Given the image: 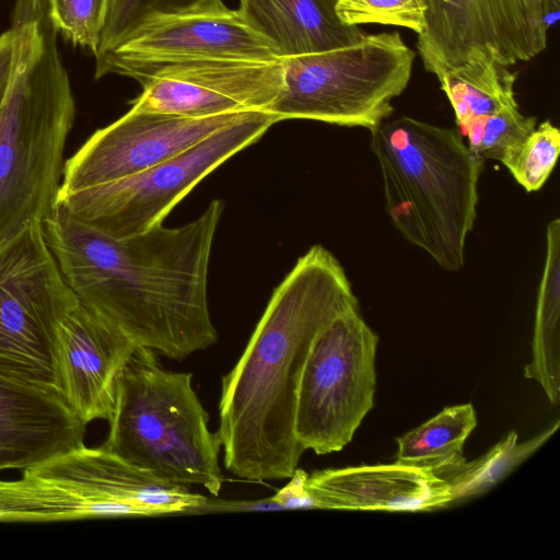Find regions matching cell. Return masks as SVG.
Segmentation results:
<instances>
[{
    "mask_svg": "<svg viewBox=\"0 0 560 560\" xmlns=\"http://www.w3.org/2000/svg\"><path fill=\"white\" fill-rule=\"evenodd\" d=\"M560 153V131L549 120L535 129L501 163L528 192L539 190L552 173Z\"/></svg>",
    "mask_w": 560,
    "mask_h": 560,
    "instance_id": "23",
    "label": "cell"
},
{
    "mask_svg": "<svg viewBox=\"0 0 560 560\" xmlns=\"http://www.w3.org/2000/svg\"><path fill=\"white\" fill-rule=\"evenodd\" d=\"M560 0H427L417 49L438 78L478 52L514 66L547 47Z\"/></svg>",
    "mask_w": 560,
    "mask_h": 560,
    "instance_id": "11",
    "label": "cell"
},
{
    "mask_svg": "<svg viewBox=\"0 0 560 560\" xmlns=\"http://www.w3.org/2000/svg\"><path fill=\"white\" fill-rule=\"evenodd\" d=\"M427 0H336V13L347 25L377 23L406 27L419 35L425 23Z\"/></svg>",
    "mask_w": 560,
    "mask_h": 560,
    "instance_id": "25",
    "label": "cell"
},
{
    "mask_svg": "<svg viewBox=\"0 0 560 560\" xmlns=\"http://www.w3.org/2000/svg\"><path fill=\"white\" fill-rule=\"evenodd\" d=\"M517 73L488 52H478L438 79L448 98L457 129L470 120L518 107L514 84Z\"/></svg>",
    "mask_w": 560,
    "mask_h": 560,
    "instance_id": "19",
    "label": "cell"
},
{
    "mask_svg": "<svg viewBox=\"0 0 560 560\" xmlns=\"http://www.w3.org/2000/svg\"><path fill=\"white\" fill-rule=\"evenodd\" d=\"M306 485L324 510L417 512L453 503L445 479L396 462L314 471Z\"/></svg>",
    "mask_w": 560,
    "mask_h": 560,
    "instance_id": "16",
    "label": "cell"
},
{
    "mask_svg": "<svg viewBox=\"0 0 560 560\" xmlns=\"http://www.w3.org/2000/svg\"><path fill=\"white\" fill-rule=\"evenodd\" d=\"M370 132L393 225L441 269H462L485 160L457 128L408 116L387 118Z\"/></svg>",
    "mask_w": 560,
    "mask_h": 560,
    "instance_id": "4",
    "label": "cell"
},
{
    "mask_svg": "<svg viewBox=\"0 0 560 560\" xmlns=\"http://www.w3.org/2000/svg\"><path fill=\"white\" fill-rule=\"evenodd\" d=\"M477 425L471 404L444 408L396 441V463L445 478L465 462L464 444Z\"/></svg>",
    "mask_w": 560,
    "mask_h": 560,
    "instance_id": "20",
    "label": "cell"
},
{
    "mask_svg": "<svg viewBox=\"0 0 560 560\" xmlns=\"http://www.w3.org/2000/svg\"><path fill=\"white\" fill-rule=\"evenodd\" d=\"M223 58L278 59L270 44L223 0L154 13L117 46L95 57L96 66L115 60L170 61Z\"/></svg>",
    "mask_w": 560,
    "mask_h": 560,
    "instance_id": "13",
    "label": "cell"
},
{
    "mask_svg": "<svg viewBox=\"0 0 560 560\" xmlns=\"http://www.w3.org/2000/svg\"><path fill=\"white\" fill-rule=\"evenodd\" d=\"M137 346L118 328L79 303L58 323L55 387L84 423L108 421L122 370Z\"/></svg>",
    "mask_w": 560,
    "mask_h": 560,
    "instance_id": "14",
    "label": "cell"
},
{
    "mask_svg": "<svg viewBox=\"0 0 560 560\" xmlns=\"http://www.w3.org/2000/svg\"><path fill=\"white\" fill-rule=\"evenodd\" d=\"M536 126V117L525 116L513 107L477 117L458 131L477 155L502 162Z\"/></svg>",
    "mask_w": 560,
    "mask_h": 560,
    "instance_id": "22",
    "label": "cell"
},
{
    "mask_svg": "<svg viewBox=\"0 0 560 560\" xmlns=\"http://www.w3.org/2000/svg\"><path fill=\"white\" fill-rule=\"evenodd\" d=\"M281 506L271 498L256 501H228L220 499H207L206 503L197 509L194 514L244 511H280Z\"/></svg>",
    "mask_w": 560,
    "mask_h": 560,
    "instance_id": "28",
    "label": "cell"
},
{
    "mask_svg": "<svg viewBox=\"0 0 560 560\" xmlns=\"http://www.w3.org/2000/svg\"><path fill=\"white\" fill-rule=\"evenodd\" d=\"M551 428L518 443L516 432H509L491 450L470 463H464L444 479L448 483L453 502L480 495L504 479L520 464L533 455L559 428Z\"/></svg>",
    "mask_w": 560,
    "mask_h": 560,
    "instance_id": "21",
    "label": "cell"
},
{
    "mask_svg": "<svg viewBox=\"0 0 560 560\" xmlns=\"http://www.w3.org/2000/svg\"><path fill=\"white\" fill-rule=\"evenodd\" d=\"M244 113L186 117L130 108L117 120L97 129L65 161L58 192L93 187L152 167L224 128Z\"/></svg>",
    "mask_w": 560,
    "mask_h": 560,
    "instance_id": "12",
    "label": "cell"
},
{
    "mask_svg": "<svg viewBox=\"0 0 560 560\" xmlns=\"http://www.w3.org/2000/svg\"><path fill=\"white\" fill-rule=\"evenodd\" d=\"M526 378L535 380L549 401L558 405L560 398V220L546 229V258L540 280L532 360L524 369Z\"/></svg>",
    "mask_w": 560,
    "mask_h": 560,
    "instance_id": "18",
    "label": "cell"
},
{
    "mask_svg": "<svg viewBox=\"0 0 560 560\" xmlns=\"http://www.w3.org/2000/svg\"><path fill=\"white\" fill-rule=\"evenodd\" d=\"M14 36L12 30L0 35V96L5 88L13 57Z\"/></svg>",
    "mask_w": 560,
    "mask_h": 560,
    "instance_id": "29",
    "label": "cell"
},
{
    "mask_svg": "<svg viewBox=\"0 0 560 560\" xmlns=\"http://www.w3.org/2000/svg\"><path fill=\"white\" fill-rule=\"evenodd\" d=\"M224 211L212 200L194 221L159 224L117 238L56 205L43 221L45 240L79 303L137 347L183 360L218 340L208 303V273Z\"/></svg>",
    "mask_w": 560,
    "mask_h": 560,
    "instance_id": "1",
    "label": "cell"
},
{
    "mask_svg": "<svg viewBox=\"0 0 560 560\" xmlns=\"http://www.w3.org/2000/svg\"><path fill=\"white\" fill-rule=\"evenodd\" d=\"M278 119L246 112L182 153L117 180L58 192L56 205L75 219L117 238L159 224L203 178L259 140Z\"/></svg>",
    "mask_w": 560,
    "mask_h": 560,
    "instance_id": "7",
    "label": "cell"
},
{
    "mask_svg": "<svg viewBox=\"0 0 560 560\" xmlns=\"http://www.w3.org/2000/svg\"><path fill=\"white\" fill-rule=\"evenodd\" d=\"M307 478L305 470L296 468L290 481L270 498L282 510L319 509L317 499L307 488Z\"/></svg>",
    "mask_w": 560,
    "mask_h": 560,
    "instance_id": "27",
    "label": "cell"
},
{
    "mask_svg": "<svg viewBox=\"0 0 560 560\" xmlns=\"http://www.w3.org/2000/svg\"><path fill=\"white\" fill-rule=\"evenodd\" d=\"M359 307L339 260L314 245L273 290L243 354L221 380L218 434L225 468L264 481L288 479L305 452L295 435L303 366L316 335Z\"/></svg>",
    "mask_w": 560,
    "mask_h": 560,
    "instance_id": "2",
    "label": "cell"
},
{
    "mask_svg": "<svg viewBox=\"0 0 560 560\" xmlns=\"http://www.w3.org/2000/svg\"><path fill=\"white\" fill-rule=\"evenodd\" d=\"M378 337L351 307L315 337L301 374L295 435L317 455L349 444L374 405Z\"/></svg>",
    "mask_w": 560,
    "mask_h": 560,
    "instance_id": "8",
    "label": "cell"
},
{
    "mask_svg": "<svg viewBox=\"0 0 560 560\" xmlns=\"http://www.w3.org/2000/svg\"><path fill=\"white\" fill-rule=\"evenodd\" d=\"M242 18L278 59L352 45L365 34L336 13V0H238Z\"/></svg>",
    "mask_w": 560,
    "mask_h": 560,
    "instance_id": "17",
    "label": "cell"
},
{
    "mask_svg": "<svg viewBox=\"0 0 560 560\" xmlns=\"http://www.w3.org/2000/svg\"><path fill=\"white\" fill-rule=\"evenodd\" d=\"M219 0H112L95 57L117 46L142 20L161 12L179 11Z\"/></svg>",
    "mask_w": 560,
    "mask_h": 560,
    "instance_id": "26",
    "label": "cell"
},
{
    "mask_svg": "<svg viewBox=\"0 0 560 560\" xmlns=\"http://www.w3.org/2000/svg\"><path fill=\"white\" fill-rule=\"evenodd\" d=\"M118 74L142 91L131 109L186 117L269 112L283 89L282 59L200 58L115 60L95 66V78Z\"/></svg>",
    "mask_w": 560,
    "mask_h": 560,
    "instance_id": "10",
    "label": "cell"
},
{
    "mask_svg": "<svg viewBox=\"0 0 560 560\" xmlns=\"http://www.w3.org/2000/svg\"><path fill=\"white\" fill-rule=\"evenodd\" d=\"M85 427L55 389L0 374V471L84 445Z\"/></svg>",
    "mask_w": 560,
    "mask_h": 560,
    "instance_id": "15",
    "label": "cell"
},
{
    "mask_svg": "<svg viewBox=\"0 0 560 560\" xmlns=\"http://www.w3.org/2000/svg\"><path fill=\"white\" fill-rule=\"evenodd\" d=\"M416 52L398 32L364 35L352 45L283 60V89L269 109L278 121L310 119L372 130L394 112Z\"/></svg>",
    "mask_w": 560,
    "mask_h": 560,
    "instance_id": "6",
    "label": "cell"
},
{
    "mask_svg": "<svg viewBox=\"0 0 560 560\" xmlns=\"http://www.w3.org/2000/svg\"><path fill=\"white\" fill-rule=\"evenodd\" d=\"M77 304L43 222L31 223L0 255V374L56 390V329Z\"/></svg>",
    "mask_w": 560,
    "mask_h": 560,
    "instance_id": "9",
    "label": "cell"
},
{
    "mask_svg": "<svg viewBox=\"0 0 560 560\" xmlns=\"http://www.w3.org/2000/svg\"><path fill=\"white\" fill-rule=\"evenodd\" d=\"M10 28L12 65L0 96V255L55 209L75 117L45 0H16Z\"/></svg>",
    "mask_w": 560,
    "mask_h": 560,
    "instance_id": "3",
    "label": "cell"
},
{
    "mask_svg": "<svg viewBox=\"0 0 560 560\" xmlns=\"http://www.w3.org/2000/svg\"><path fill=\"white\" fill-rule=\"evenodd\" d=\"M156 354L137 347L127 361L102 446L160 479L219 495L221 442L209 429L192 374L164 369Z\"/></svg>",
    "mask_w": 560,
    "mask_h": 560,
    "instance_id": "5",
    "label": "cell"
},
{
    "mask_svg": "<svg viewBox=\"0 0 560 560\" xmlns=\"http://www.w3.org/2000/svg\"><path fill=\"white\" fill-rule=\"evenodd\" d=\"M45 3L58 33L95 56L112 0H45Z\"/></svg>",
    "mask_w": 560,
    "mask_h": 560,
    "instance_id": "24",
    "label": "cell"
}]
</instances>
